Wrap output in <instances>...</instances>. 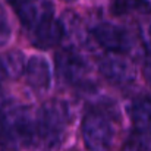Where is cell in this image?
<instances>
[{
    "label": "cell",
    "instance_id": "7c38bea8",
    "mask_svg": "<svg viewBox=\"0 0 151 151\" xmlns=\"http://www.w3.org/2000/svg\"><path fill=\"white\" fill-rule=\"evenodd\" d=\"M141 38L145 49V60H144V76L151 87V21L141 24Z\"/></svg>",
    "mask_w": 151,
    "mask_h": 151
},
{
    "label": "cell",
    "instance_id": "9a60e30c",
    "mask_svg": "<svg viewBox=\"0 0 151 151\" xmlns=\"http://www.w3.org/2000/svg\"><path fill=\"white\" fill-rule=\"evenodd\" d=\"M141 4H144V0H114L113 9H114V12L122 13V12L139 7Z\"/></svg>",
    "mask_w": 151,
    "mask_h": 151
},
{
    "label": "cell",
    "instance_id": "6da1fadb",
    "mask_svg": "<svg viewBox=\"0 0 151 151\" xmlns=\"http://www.w3.org/2000/svg\"><path fill=\"white\" fill-rule=\"evenodd\" d=\"M69 125V107L63 100L53 99L46 101L35 114L37 144L46 148H54L60 144Z\"/></svg>",
    "mask_w": 151,
    "mask_h": 151
},
{
    "label": "cell",
    "instance_id": "3957f363",
    "mask_svg": "<svg viewBox=\"0 0 151 151\" xmlns=\"http://www.w3.org/2000/svg\"><path fill=\"white\" fill-rule=\"evenodd\" d=\"M82 139L90 151H109L114 141V117L106 107H91L82 119Z\"/></svg>",
    "mask_w": 151,
    "mask_h": 151
},
{
    "label": "cell",
    "instance_id": "7a4b0ae2",
    "mask_svg": "<svg viewBox=\"0 0 151 151\" xmlns=\"http://www.w3.org/2000/svg\"><path fill=\"white\" fill-rule=\"evenodd\" d=\"M0 142L13 150L37 144L35 117L27 107H18L0 116Z\"/></svg>",
    "mask_w": 151,
    "mask_h": 151
},
{
    "label": "cell",
    "instance_id": "ba28073f",
    "mask_svg": "<svg viewBox=\"0 0 151 151\" xmlns=\"http://www.w3.org/2000/svg\"><path fill=\"white\" fill-rule=\"evenodd\" d=\"M65 37V27L60 21L49 18L43 21L34 31H32V46L40 50H49L60 44Z\"/></svg>",
    "mask_w": 151,
    "mask_h": 151
},
{
    "label": "cell",
    "instance_id": "8992f818",
    "mask_svg": "<svg viewBox=\"0 0 151 151\" xmlns=\"http://www.w3.org/2000/svg\"><path fill=\"white\" fill-rule=\"evenodd\" d=\"M24 27L34 31L43 21L53 18L54 7L50 0H10Z\"/></svg>",
    "mask_w": 151,
    "mask_h": 151
},
{
    "label": "cell",
    "instance_id": "52a82bcc",
    "mask_svg": "<svg viewBox=\"0 0 151 151\" xmlns=\"http://www.w3.org/2000/svg\"><path fill=\"white\" fill-rule=\"evenodd\" d=\"M99 66L101 75L113 84H129L135 79V69L123 54H106L101 57Z\"/></svg>",
    "mask_w": 151,
    "mask_h": 151
},
{
    "label": "cell",
    "instance_id": "4fadbf2b",
    "mask_svg": "<svg viewBox=\"0 0 151 151\" xmlns=\"http://www.w3.org/2000/svg\"><path fill=\"white\" fill-rule=\"evenodd\" d=\"M148 147H150V135L132 131L125 139L120 151H148Z\"/></svg>",
    "mask_w": 151,
    "mask_h": 151
},
{
    "label": "cell",
    "instance_id": "30bf717a",
    "mask_svg": "<svg viewBox=\"0 0 151 151\" xmlns=\"http://www.w3.org/2000/svg\"><path fill=\"white\" fill-rule=\"evenodd\" d=\"M131 119L135 131L151 137V99L139 97L131 106Z\"/></svg>",
    "mask_w": 151,
    "mask_h": 151
},
{
    "label": "cell",
    "instance_id": "2e32d148",
    "mask_svg": "<svg viewBox=\"0 0 151 151\" xmlns=\"http://www.w3.org/2000/svg\"><path fill=\"white\" fill-rule=\"evenodd\" d=\"M6 81V76L1 70V66H0V109H3L6 104H7V97H6V93L3 90V82Z\"/></svg>",
    "mask_w": 151,
    "mask_h": 151
},
{
    "label": "cell",
    "instance_id": "8fae6325",
    "mask_svg": "<svg viewBox=\"0 0 151 151\" xmlns=\"http://www.w3.org/2000/svg\"><path fill=\"white\" fill-rule=\"evenodd\" d=\"M0 66L6 79H16L25 70V59L21 51H7L0 54Z\"/></svg>",
    "mask_w": 151,
    "mask_h": 151
},
{
    "label": "cell",
    "instance_id": "277c9868",
    "mask_svg": "<svg viewBox=\"0 0 151 151\" xmlns=\"http://www.w3.org/2000/svg\"><path fill=\"white\" fill-rule=\"evenodd\" d=\"M54 65L59 76L69 85H84L88 82L90 69L84 59L73 50L66 49L56 53Z\"/></svg>",
    "mask_w": 151,
    "mask_h": 151
},
{
    "label": "cell",
    "instance_id": "5b68a950",
    "mask_svg": "<svg viewBox=\"0 0 151 151\" xmlns=\"http://www.w3.org/2000/svg\"><path fill=\"white\" fill-rule=\"evenodd\" d=\"M91 34L103 49L114 54H125L132 47V41L128 31L110 22L97 24L91 28Z\"/></svg>",
    "mask_w": 151,
    "mask_h": 151
},
{
    "label": "cell",
    "instance_id": "9c48e42d",
    "mask_svg": "<svg viewBox=\"0 0 151 151\" xmlns=\"http://www.w3.org/2000/svg\"><path fill=\"white\" fill-rule=\"evenodd\" d=\"M25 78L27 84L32 87L37 91L47 90L51 81L50 66L47 60L41 56H32L27 63H25Z\"/></svg>",
    "mask_w": 151,
    "mask_h": 151
},
{
    "label": "cell",
    "instance_id": "e0dca14e",
    "mask_svg": "<svg viewBox=\"0 0 151 151\" xmlns=\"http://www.w3.org/2000/svg\"><path fill=\"white\" fill-rule=\"evenodd\" d=\"M65 1H73V0H65Z\"/></svg>",
    "mask_w": 151,
    "mask_h": 151
},
{
    "label": "cell",
    "instance_id": "5bb4252c",
    "mask_svg": "<svg viewBox=\"0 0 151 151\" xmlns=\"http://www.w3.org/2000/svg\"><path fill=\"white\" fill-rule=\"evenodd\" d=\"M12 37V27L4 7L0 4V47H4Z\"/></svg>",
    "mask_w": 151,
    "mask_h": 151
}]
</instances>
